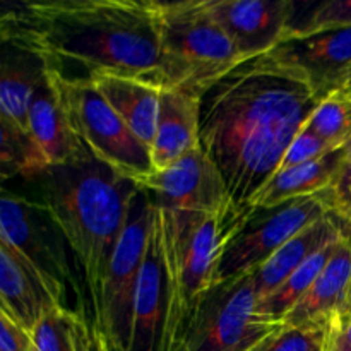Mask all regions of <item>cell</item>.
I'll return each mask as SVG.
<instances>
[{"mask_svg": "<svg viewBox=\"0 0 351 351\" xmlns=\"http://www.w3.org/2000/svg\"><path fill=\"white\" fill-rule=\"evenodd\" d=\"M335 149H338V147L332 146V144L328 143V141L321 139V137L315 136L314 132L307 130L305 127H302L300 132L295 136V139L291 141L290 147L287 149V154H285L283 161H281L280 170L308 163V161H314L317 160V158H322L324 154L331 153V151Z\"/></svg>", "mask_w": 351, "mask_h": 351, "instance_id": "f1b7e54d", "label": "cell"}, {"mask_svg": "<svg viewBox=\"0 0 351 351\" xmlns=\"http://www.w3.org/2000/svg\"><path fill=\"white\" fill-rule=\"evenodd\" d=\"M0 308H2V311L5 312V314H9V311H7V307H5V305H3L2 300H0ZM9 315H10V314H9ZM10 317H12V315H10Z\"/></svg>", "mask_w": 351, "mask_h": 351, "instance_id": "d590c367", "label": "cell"}, {"mask_svg": "<svg viewBox=\"0 0 351 351\" xmlns=\"http://www.w3.org/2000/svg\"><path fill=\"white\" fill-rule=\"evenodd\" d=\"M348 160L345 147L331 151L298 167L278 170L250 202L252 209H271L278 204L328 191Z\"/></svg>", "mask_w": 351, "mask_h": 351, "instance_id": "7402d4cb", "label": "cell"}, {"mask_svg": "<svg viewBox=\"0 0 351 351\" xmlns=\"http://www.w3.org/2000/svg\"><path fill=\"white\" fill-rule=\"evenodd\" d=\"M243 60L269 53L287 38L293 0H206Z\"/></svg>", "mask_w": 351, "mask_h": 351, "instance_id": "5bb4252c", "label": "cell"}, {"mask_svg": "<svg viewBox=\"0 0 351 351\" xmlns=\"http://www.w3.org/2000/svg\"><path fill=\"white\" fill-rule=\"evenodd\" d=\"M324 195H305L271 209H254L235 239L228 243L219 264L218 287L252 273L288 240L329 215Z\"/></svg>", "mask_w": 351, "mask_h": 351, "instance_id": "9c48e42d", "label": "cell"}, {"mask_svg": "<svg viewBox=\"0 0 351 351\" xmlns=\"http://www.w3.org/2000/svg\"><path fill=\"white\" fill-rule=\"evenodd\" d=\"M202 89L182 84L161 89L156 136L151 146L154 170L171 167L199 147Z\"/></svg>", "mask_w": 351, "mask_h": 351, "instance_id": "2e32d148", "label": "cell"}, {"mask_svg": "<svg viewBox=\"0 0 351 351\" xmlns=\"http://www.w3.org/2000/svg\"><path fill=\"white\" fill-rule=\"evenodd\" d=\"M339 242V240H338ZM338 242L329 243V245L322 247L315 254H312L298 269L288 276L273 293L267 297L257 300V314L264 317L266 321L276 322V324H283L285 317L293 311L295 305L300 302V298L307 293L322 273L326 264L331 259L332 252H335Z\"/></svg>", "mask_w": 351, "mask_h": 351, "instance_id": "cb8c5ba5", "label": "cell"}, {"mask_svg": "<svg viewBox=\"0 0 351 351\" xmlns=\"http://www.w3.org/2000/svg\"><path fill=\"white\" fill-rule=\"evenodd\" d=\"M321 101L304 75L266 55L202 89L199 147L221 175L233 206L250 208Z\"/></svg>", "mask_w": 351, "mask_h": 351, "instance_id": "6da1fadb", "label": "cell"}, {"mask_svg": "<svg viewBox=\"0 0 351 351\" xmlns=\"http://www.w3.org/2000/svg\"><path fill=\"white\" fill-rule=\"evenodd\" d=\"M12 14L48 71L79 67L82 79L112 74L160 88L184 84L165 51L153 0H48Z\"/></svg>", "mask_w": 351, "mask_h": 351, "instance_id": "7a4b0ae2", "label": "cell"}, {"mask_svg": "<svg viewBox=\"0 0 351 351\" xmlns=\"http://www.w3.org/2000/svg\"><path fill=\"white\" fill-rule=\"evenodd\" d=\"M154 218V202L141 184L129 206L125 225L117 242L103 297L95 311L96 328L108 351H132L136 290Z\"/></svg>", "mask_w": 351, "mask_h": 351, "instance_id": "52a82bcc", "label": "cell"}, {"mask_svg": "<svg viewBox=\"0 0 351 351\" xmlns=\"http://www.w3.org/2000/svg\"><path fill=\"white\" fill-rule=\"evenodd\" d=\"M305 129L336 147H345L351 139V96L336 91L322 99L305 122Z\"/></svg>", "mask_w": 351, "mask_h": 351, "instance_id": "4316f807", "label": "cell"}, {"mask_svg": "<svg viewBox=\"0 0 351 351\" xmlns=\"http://www.w3.org/2000/svg\"><path fill=\"white\" fill-rule=\"evenodd\" d=\"M27 132L48 167L67 163L86 149L75 134L50 71L34 89L27 108Z\"/></svg>", "mask_w": 351, "mask_h": 351, "instance_id": "ac0fdd59", "label": "cell"}, {"mask_svg": "<svg viewBox=\"0 0 351 351\" xmlns=\"http://www.w3.org/2000/svg\"><path fill=\"white\" fill-rule=\"evenodd\" d=\"M329 322L305 326H281L280 331L266 339L254 351H328Z\"/></svg>", "mask_w": 351, "mask_h": 351, "instance_id": "83f0119b", "label": "cell"}, {"mask_svg": "<svg viewBox=\"0 0 351 351\" xmlns=\"http://www.w3.org/2000/svg\"><path fill=\"white\" fill-rule=\"evenodd\" d=\"M108 105L130 127L134 134L151 149L156 136L158 112H160V86L139 79L98 74L91 77Z\"/></svg>", "mask_w": 351, "mask_h": 351, "instance_id": "44dd1931", "label": "cell"}, {"mask_svg": "<svg viewBox=\"0 0 351 351\" xmlns=\"http://www.w3.org/2000/svg\"><path fill=\"white\" fill-rule=\"evenodd\" d=\"M252 273L223 283L211 293L192 338L191 351H254L283 324L257 314Z\"/></svg>", "mask_w": 351, "mask_h": 351, "instance_id": "30bf717a", "label": "cell"}, {"mask_svg": "<svg viewBox=\"0 0 351 351\" xmlns=\"http://www.w3.org/2000/svg\"><path fill=\"white\" fill-rule=\"evenodd\" d=\"M47 72V62L12 10H0V115L27 130L29 101Z\"/></svg>", "mask_w": 351, "mask_h": 351, "instance_id": "4fadbf2b", "label": "cell"}, {"mask_svg": "<svg viewBox=\"0 0 351 351\" xmlns=\"http://www.w3.org/2000/svg\"><path fill=\"white\" fill-rule=\"evenodd\" d=\"M339 27H351V0H324L314 5L295 2L287 38L308 36Z\"/></svg>", "mask_w": 351, "mask_h": 351, "instance_id": "484cf974", "label": "cell"}, {"mask_svg": "<svg viewBox=\"0 0 351 351\" xmlns=\"http://www.w3.org/2000/svg\"><path fill=\"white\" fill-rule=\"evenodd\" d=\"M266 57L304 75L324 99L341 89L351 71V27L287 38Z\"/></svg>", "mask_w": 351, "mask_h": 351, "instance_id": "7c38bea8", "label": "cell"}, {"mask_svg": "<svg viewBox=\"0 0 351 351\" xmlns=\"http://www.w3.org/2000/svg\"><path fill=\"white\" fill-rule=\"evenodd\" d=\"M167 263H165L161 219L156 206L147 237L146 254L139 273L134 307L132 351H158L167 312Z\"/></svg>", "mask_w": 351, "mask_h": 351, "instance_id": "9a60e30c", "label": "cell"}, {"mask_svg": "<svg viewBox=\"0 0 351 351\" xmlns=\"http://www.w3.org/2000/svg\"><path fill=\"white\" fill-rule=\"evenodd\" d=\"M5 180H9V177H7V175L3 173L2 170H0V187H2V184H3V182H5Z\"/></svg>", "mask_w": 351, "mask_h": 351, "instance_id": "836d02e7", "label": "cell"}, {"mask_svg": "<svg viewBox=\"0 0 351 351\" xmlns=\"http://www.w3.org/2000/svg\"><path fill=\"white\" fill-rule=\"evenodd\" d=\"M29 335L31 351H108L98 328L65 305L45 312Z\"/></svg>", "mask_w": 351, "mask_h": 351, "instance_id": "603a6c76", "label": "cell"}, {"mask_svg": "<svg viewBox=\"0 0 351 351\" xmlns=\"http://www.w3.org/2000/svg\"><path fill=\"white\" fill-rule=\"evenodd\" d=\"M161 211L211 216L233 204L221 175L201 147L143 182Z\"/></svg>", "mask_w": 351, "mask_h": 351, "instance_id": "8fae6325", "label": "cell"}, {"mask_svg": "<svg viewBox=\"0 0 351 351\" xmlns=\"http://www.w3.org/2000/svg\"><path fill=\"white\" fill-rule=\"evenodd\" d=\"M75 134L86 149L119 173L143 184L154 173L151 149L108 105L91 79L50 71Z\"/></svg>", "mask_w": 351, "mask_h": 351, "instance_id": "5b68a950", "label": "cell"}, {"mask_svg": "<svg viewBox=\"0 0 351 351\" xmlns=\"http://www.w3.org/2000/svg\"><path fill=\"white\" fill-rule=\"evenodd\" d=\"M348 232V226L332 213L302 230L298 235H295L281 249H278L266 263H263L257 269L252 271L257 298L261 300V298L273 293L312 254H315L329 243L341 240Z\"/></svg>", "mask_w": 351, "mask_h": 351, "instance_id": "d6986e66", "label": "cell"}, {"mask_svg": "<svg viewBox=\"0 0 351 351\" xmlns=\"http://www.w3.org/2000/svg\"><path fill=\"white\" fill-rule=\"evenodd\" d=\"M47 168V160L29 132L0 115V170L9 178H38Z\"/></svg>", "mask_w": 351, "mask_h": 351, "instance_id": "d4e9b609", "label": "cell"}, {"mask_svg": "<svg viewBox=\"0 0 351 351\" xmlns=\"http://www.w3.org/2000/svg\"><path fill=\"white\" fill-rule=\"evenodd\" d=\"M254 209L230 206L206 218L182 250V259L167 269V312L158 351H191L206 302L218 288V273L228 243Z\"/></svg>", "mask_w": 351, "mask_h": 351, "instance_id": "277c9868", "label": "cell"}, {"mask_svg": "<svg viewBox=\"0 0 351 351\" xmlns=\"http://www.w3.org/2000/svg\"><path fill=\"white\" fill-rule=\"evenodd\" d=\"M0 237L38 274L58 305L72 283L67 240L48 208L0 187Z\"/></svg>", "mask_w": 351, "mask_h": 351, "instance_id": "ba28073f", "label": "cell"}, {"mask_svg": "<svg viewBox=\"0 0 351 351\" xmlns=\"http://www.w3.org/2000/svg\"><path fill=\"white\" fill-rule=\"evenodd\" d=\"M339 91L346 93V95L351 96V71L348 72V75H346L345 82H343V86H341V89H339Z\"/></svg>", "mask_w": 351, "mask_h": 351, "instance_id": "d6a6232c", "label": "cell"}, {"mask_svg": "<svg viewBox=\"0 0 351 351\" xmlns=\"http://www.w3.org/2000/svg\"><path fill=\"white\" fill-rule=\"evenodd\" d=\"M329 211L351 230V158L346 160L331 187L322 192Z\"/></svg>", "mask_w": 351, "mask_h": 351, "instance_id": "f546056e", "label": "cell"}, {"mask_svg": "<svg viewBox=\"0 0 351 351\" xmlns=\"http://www.w3.org/2000/svg\"><path fill=\"white\" fill-rule=\"evenodd\" d=\"M0 351H31V335L0 308Z\"/></svg>", "mask_w": 351, "mask_h": 351, "instance_id": "4dcf8cb0", "label": "cell"}, {"mask_svg": "<svg viewBox=\"0 0 351 351\" xmlns=\"http://www.w3.org/2000/svg\"><path fill=\"white\" fill-rule=\"evenodd\" d=\"M0 300L14 321L27 332L57 302L48 293L40 274L0 237Z\"/></svg>", "mask_w": 351, "mask_h": 351, "instance_id": "ffe728a7", "label": "cell"}, {"mask_svg": "<svg viewBox=\"0 0 351 351\" xmlns=\"http://www.w3.org/2000/svg\"><path fill=\"white\" fill-rule=\"evenodd\" d=\"M328 351H351V314L331 322Z\"/></svg>", "mask_w": 351, "mask_h": 351, "instance_id": "1f68e13d", "label": "cell"}, {"mask_svg": "<svg viewBox=\"0 0 351 351\" xmlns=\"http://www.w3.org/2000/svg\"><path fill=\"white\" fill-rule=\"evenodd\" d=\"M154 3L165 51L184 77V84L204 89L245 62L209 12L206 0Z\"/></svg>", "mask_w": 351, "mask_h": 351, "instance_id": "8992f818", "label": "cell"}, {"mask_svg": "<svg viewBox=\"0 0 351 351\" xmlns=\"http://www.w3.org/2000/svg\"><path fill=\"white\" fill-rule=\"evenodd\" d=\"M345 149H346V153H348V158H351V139H350V143L345 146Z\"/></svg>", "mask_w": 351, "mask_h": 351, "instance_id": "e575fe53", "label": "cell"}, {"mask_svg": "<svg viewBox=\"0 0 351 351\" xmlns=\"http://www.w3.org/2000/svg\"><path fill=\"white\" fill-rule=\"evenodd\" d=\"M351 314V230L336 245L331 259L285 317V326H305L314 322H335Z\"/></svg>", "mask_w": 351, "mask_h": 351, "instance_id": "e0dca14e", "label": "cell"}, {"mask_svg": "<svg viewBox=\"0 0 351 351\" xmlns=\"http://www.w3.org/2000/svg\"><path fill=\"white\" fill-rule=\"evenodd\" d=\"M38 178L43 204L84 271L96 311L129 206L141 184L88 149L67 163L48 167Z\"/></svg>", "mask_w": 351, "mask_h": 351, "instance_id": "3957f363", "label": "cell"}]
</instances>
